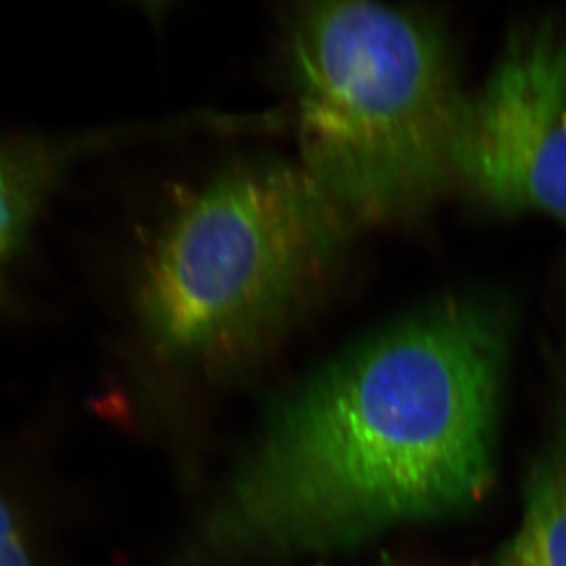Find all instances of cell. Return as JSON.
I'll use <instances>...</instances> for the list:
<instances>
[{"mask_svg": "<svg viewBox=\"0 0 566 566\" xmlns=\"http://www.w3.org/2000/svg\"><path fill=\"white\" fill-rule=\"evenodd\" d=\"M513 322L502 293H449L316 368L268 416L205 545L329 553L480 504Z\"/></svg>", "mask_w": 566, "mask_h": 566, "instance_id": "1", "label": "cell"}, {"mask_svg": "<svg viewBox=\"0 0 566 566\" xmlns=\"http://www.w3.org/2000/svg\"><path fill=\"white\" fill-rule=\"evenodd\" d=\"M353 229L301 164H227L175 200L137 260L145 340L177 364L248 359L322 300Z\"/></svg>", "mask_w": 566, "mask_h": 566, "instance_id": "2", "label": "cell"}, {"mask_svg": "<svg viewBox=\"0 0 566 566\" xmlns=\"http://www.w3.org/2000/svg\"><path fill=\"white\" fill-rule=\"evenodd\" d=\"M285 54L301 166L354 227L415 216L457 185L465 91L439 18L304 3L286 22Z\"/></svg>", "mask_w": 566, "mask_h": 566, "instance_id": "3", "label": "cell"}, {"mask_svg": "<svg viewBox=\"0 0 566 566\" xmlns=\"http://www.w3.org/2000/svg\"><path fill=\"white\" fill-rule=\"evenodd\" d=\"M457 182L502 214L542 212L566 229V17L517 22L490 74L465 92Z\"/></svg>", "mask_w": 566, "mask_h": 566, "instance_id": "4", "label": "cell"}, {"mask_svg": "<svg viewBox=\"0 0 566 566\" xmlns=\"http://www.w3.org/2000/svg\"><path fill=\"white\" fill-rule=\"evenodd\" d=\"M117 133L0 136V282L20 259L63 181Z\"/></svg>", "mask_w": 566, "mask_h": 566, "instance_id": "5", "label": "cell"}, {"mask_svg": "<svg viewBox=\"0 0 566 566\" xmlns=\"http://www.w3.org/2000/svg\"><path fill=\"white\" fill-rule=\"evenodd\" d=\"M494 566H566V415L532 465L523 517Z\"/></svg>", "mask_w": 566, "mask_h": 566, "instance_id": "6", "label": "cell"}, {"mask_svg": "<svg viewBox=\"0 0 566 566\" xmlns=\"http://www.w3.org/2000/svg\"><path fill=\"white\" fill-rule=\"evenodd\" d=\"M0 566H32L20 523L2 495H0Z\"/></svg>", "mask_w": 566, "mask_h": 566, "instance_id": "7", "label": "cell"}]
</instances>
